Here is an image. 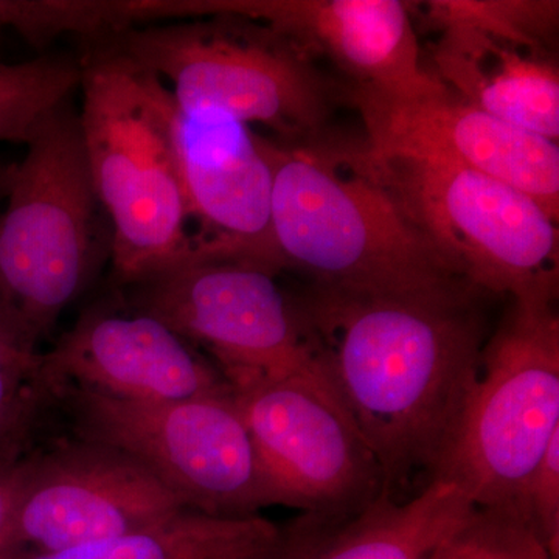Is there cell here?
I'll use <instances>...</instances> for the list:
<instances>
[{"instance_id":"1","label":"cell","mask_w":559,"mask_h":559,"mask_svg":"<svg viewBox=\"0 0 559 559\" xmlns=\"http://www.w3.org/2000/svg\"><path fill=\"white\" fill-rule=\"evenodd\" d=\"M311 288L299 300L331 382L380 463L385 489L433 471L479 378V299ZM430 481V480H429Z\"/></svg>"},{"instance_id":"2","label":"cell","mask_w":559,"mask_h":559,"mask_svg":"<svg viewBox=\"0 0 559 559\" xmlns=\"http://www.w3.org/2000/svg\"><path fill=\"white\" fill-rule=\"evenodd\" d=\"M259 142L272 171V237L280 272H300L311 288L336 293L474 288L441 259L360 154L352 164L311 146H289L260 134Z\"/></svg>"},{"instance_id":"3","label":"cell","mask_w":559,"mask_h":559,"mask_svg":"<svg viewBox=\"0 0 559 559\" xmlns=\"http://www.w3.org/2000/svg\"><path fill=\"white\" fill-rule=\"evenodd\" d=\"M84 44L81 134L110 224L114 277L128 288L190 255L189 215L162 110L160 80L103 39Z\"/></svg>"},{"instance_id":"4","label":"cell","mask_w":559,"mask_h":559,"mask_svg":"<svg viewBox=\"0 0 559 559\" xmlns=\"http://www.w3.org/2000/svg\"><path fill=\"white\" fill-rule=\"evenodd\" d=\"M162 81L179 108L270 128L307 146L330 114L310 55L266 24L215 13L98 36Z\"/></svg>"},{"instance_id":"5","label":"cell","mask_w":559,"mask_h":559,"mask_svg":"<svg viewBox=\"0 0 559 559\" xmlns=\"http://www.w3.org/2000/svg\"><path fill=\"white\" fill-rule=\"evenodd\" d=\"M554 304L513 299L485 342L479 378L430 479L451 481L473 506L516 511L525 520L530 480L559 436Z\"/></svg>"},{"instance_id":"6","label":"cell","mask_w":559,"mask_h":559,"mask_svg":"<svg viewBox=\"0 0 559 559\" xmlns=\"http://www.w3.org/2000/svg\"><path fill=\"white\" fill-rule=\"evenodd\" d=\"M102 213L79 112L68 100L27 143L0 212V299L36 342L90 283Z\"/></svg>"},{"instance_id":"7","label":"cell","mask_w":559,"mask_h":559,"mask_svg":"<svg viewBox=\"0 0 559 559\" xmlns=\"http://www.w3.org/2000/svg\"><path fill=\"white\" fill-rule=\"evenodd\" d=\"M362 157L441 259L474 288L557 299V219L538 202L459 165Z\"/></svg>"},{"instance_id":"8","label":"cell","mask_w":559,"mask_h":559,"mask_svg":"<svg viewBox=\"0 0 559 559\" xmlns=\"http://www.w3.org/2000/svg\"><path fill=\"white\" fill-rule=\"evenodd\" d=\"M73 436L130 455L189 510L248 518L274 506L231 389L138 403L75 388L58 392Z\"/></svg>"},{"instance_id":"9","label":"cell","mask_w":559,"mask_h":559,"mask_svg":"<svg viewBox=\"0 0 559 559\" xmlns=\"http://www.w3.org/2000/svg\"><path fill=\"white\" fill-rule=\"evenodd\" d=\"M277 277L245 260H183L124 289L128 310L159 320L204 349L235 388L323 364L300 301Z\"/></svg>"},{"instance_id":"10","label":"cell","mask_w":559,"mask_h":559,"mask_svg":"<svg viewBox=\"0 0 559 559\" xmlns=\"http://www.w3.org/2000/svg\"><path fill=\"white\" fill-rule=\"evenodd\" d=\"M230 389L274 506L341 514L388 492L380 463L323 364Z\"/></svg>"},{"instance_id":"11","label":"cell","mask_w":559,"mask_h":559,"mask_svg":"<svg viewBox=\"0 0 559 559\" xmlns=\"http://www.w3.org/2000/svg\"><path fill=\"white\" fill-rule=\"evenodd\" d=\"M183 510L130 455L72 433L28 455L5 551L70 549L153 527Z\"/></svg>"},{"instance_id":"12","label":"cell","mask_w":559,"mask_h":559,"mask_svg":"<svg viewBox=\"0 0 559 559\" xmlns=\"http://www.w3.org/2000/svg\"><path fill=\"white\" fill-rule=\"evenodd\" d=\"M160 105L187 215L200 226L186 260H245L280 274L272 171L259 134L221 114L179 108L164 84Z\"/></svg>"},{"instance_id":"13","label":"cell","mask_w":559,"mask_h":559,"mask_svg":"<svg viewBox=\"0 0 559 559\" xmlns=\"http://www.w3.org/2000/svg\"><path fill=\"white\" fill-rule=\"evenodd\" d=\"M352 98L366 123L367 156L414 157L479 171L521 190L558 221V143L488 116L451 91L395 100L353 90Z\"/></svg>"},{"instance_id":"14","label":"cell","mask_w":559,"mask_h":559,"mask_svg":"<svg viewBox=\"0 0 559 559\" xmlns=\"http://www.w3.org/2000/svg\"><path fill=\"white\" fill-rule=\"evenodd\" d=\"M183 17L229 13L266 24L305 53L320 51L355 90L395 100L448 92L426 69L407 3L399 0H215L180 2Z\"/></svg>"},{"instance_id":"15","label":"cell","mask_w":559,"mask_h":559,"mask_svg":"<svg viewBox=\"0 0 559 559\" xmlns=\"http://www.w3.org/2000/svg\"><path fill=\"white\" fill-rule=\"evenodd\" d=\"M43 366L57 392L75 388L108 399L165 403L229 392L201 349L151 316L95 308L84 312Z\"/></svg>"},{"instance_id":"16","label":"cell","mask_w":559,"mask_h":559,"mask_svg":"<svg viewBox=\"0 0 559 559\" xmlns=\"http://www.w3.org/2000/svg\"><path fill=\"white\" fill-rule=\"evenodd\" d=\"M474 507L451 481L430 480L406 502L385 492L348 513H301L280 528L272 559H425Z\"/></svg>"},{"instance_id":"17","label":"cell","mask_w":559,"mask_h":559,"mask_svg":"<svg viewBox=\"0 0 559 559\" xmlns=\"http://www.w3.org/2000/svg\"><path fill=\"white\" fill-rule=\"evenodd\" d=\"M441 83L466 105L558 143L557 66L509 40L443 28L433 51Z\"/></svg>"},{"instance_id":"18","label":"cell","mask_w":559,"mask_h":559,"mask_svg":"<svg viewBox=\"0 0 559 559\" xmlns=\"http://www.w3.org/2000/svg\"><path fill=\"white\" fill-rule=\"evenodd\" d=\"M282 530L260 514L218 518L183 510L153 527L57 551L9 550L0 559H272Z\"/></svg>"},{"instance_id":"19","label":"cell","mask_w":559,"mask_h":559,"mask_svg":"<svg viewBox=\"0 0 559 559\" xmlns=\"http://www.w3.org/2000/svg\"><path fill=\"white\" fill-rule=\"evenodd\" d=\"M58 392L43 366V353L0 299V462H16L38 450V437Z\"/></svg>"},{"instance_id":"20","label":"cell","mask_w":559,"mask_h":559,"mask_svg":"<svg viewBox=\"0 0 559 559\" xmlns=\"http://www.w3.org/2000/svg\"><path fill=\"white\" fill-rule=\"evenodd\" d=\"M80 58L0 62V142L27 145L44 119L80 90Z\"/></svg>"},{"instance_id":"21","label":"cell","mask_w":559,"mask_h":559,"mask_svg":"<svg viewBox=\"0 0 559 559\" xmlns=\"http://www.w3.org/2000/svg\"><path fill=\"white\" fill-rule=\"evenodd\" d=\"M430 21L443 28H462L509 40L540 55L557 31L558 2L546 0H437L428 2Z\"/></svg>"},{"instance_id":"22","label":"cell","mask_w":559,"mask_h":559,"mask_svg":"<svg viewBox=\"0 0 559 559\" xmlns=\"http://www.w3.org/2000/svg\"><path fill=\"white\" fill-rule=\"evenodd\" d=\"M425 559H551L533 525L516 511L474 507Z\"/></svg>"},{"instance_id":"23","label":"cell","mask_w":559,"mask_h":559,"mask_svg":"<svg viewBox=\"0 0 559 559\" xmlns=\"http://www.w3.org/2000/svg\"><path fill=\"white\" fill-rule=\"evenodd\" d=\"M525 514L551 559H559V436L544 452L530 480Z\"/></svg>"},{"instance_id":"24","label":"cell","mask_w":559,"mask_h":559,"mask_svg":"<svg viewBox=\"0 0 559 559\" xmlns=\"http://www.w3.org/2000/svg\"><path fill=\"white\" fill-rule=\"evenodd\" d=\"M28 473L27 457L0 462V555L9 549L11 527Z\"/></svg>"},{"instance_id":"25","label":"cell","mask_w":559,"mask_h":559,"mask_svg":"<svg viewBox=\"0 0 559 559\" xmlns=\"http://www.w3.org/2000/svg\"><path fill=\"white\" fill-rule=\"evenodd\" d=\"M14 168H16V164H7V162L0 160V207L5 202L7 194H9Z\"/></svg>"},{"instance_id":"26","label":"cell","mask_w":559,"mask_h":559,"mask_svg":"<svg viewBox=\"0 0 559 559\" xmlns=\"http://www.w3.org/2000/svg\"><path fill=\"white\" fill-rule=\"evenodd\" d=\"M5 27V21H3L2 0H0V32Z\"/></svg>"}]
</instances>
